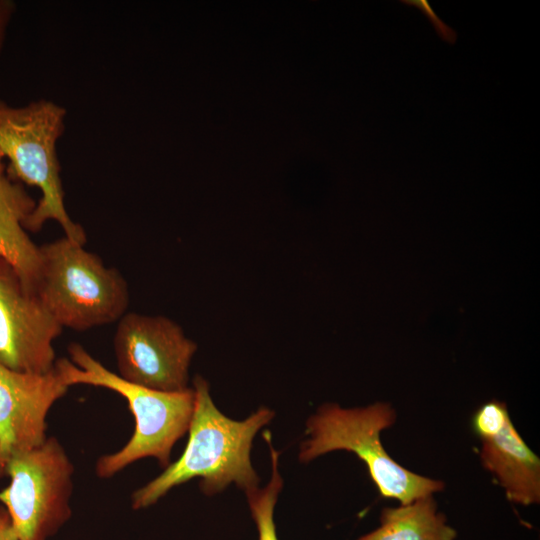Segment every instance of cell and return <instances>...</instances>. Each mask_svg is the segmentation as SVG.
Masks as SVG:
<instances>
[{"mask_svg":"<svg viewBox=\"0 0 540 540\" xmlns=\"http://www.w3.org/2000/svg\"><path fill=\"white\" fill-rule=\"evenodd\" d=\"M395 420V410L384 402L351 409L325 404L306 423L308 438L301 444L299 459L306 463L334 450L353 452L366 464L381 496L401 505L442 491V481L404 468L385 451L380 433Z\"/></svg>","mask_w":540,"mask_h":540,"instance_id":"cell-4","label":"cell"},{"mask_svg":"<svg viewBox=\"0 0 540 540\" xmlns=\"http://www.w3.org/2000/svg\"><path fill=\"white\" fill-rule=\"evenodd\" d=\"M35 294L64 328L83 331L118 321L129 304L123 276L65 236L40 246Z\"/></svg>","mask_w":540,"mask_h":540,"instance_id":"cell-5","label":"cell"},{"mask_svg":"<svg viewBox=\"0 0 540 540\" xmlns=\"http://www.w3.org/2000/svg\"><path fill=\"white\" fill-rule=\"evenodd\" d=\"M63 327L38 296L23 287L13 267L0 258V363L43 374L56 362L54 340Z\"/></svg>","mask_w":540,"mask_h":540,"instance_id":"cell-8","label":"cell"},{"mask_svg":"<svg viewBox=\"0 0 540 540\" xmlns=\"http://www.w3.org/2000/svg\"><path fill=\"white\" fill-rule=\"evenodd\" d=\"M480 460L505 490L507 498L528 506L540 501V459L512 421L495 436L481 440Z\"/></svg>","mask_w":540,"mask_h":540,"instance_id":"cell-10","label":"cell"},{"mask_svg":"<svg viewBox=\"0 0 540 540\" xmlns=\"http://www.w3.org/2000/svg\"><path fill=\"white\" fill-rule=\"evenodd\" d=\"M192 388L195 402L185 450L159 476L133 492L135 510L155 504L172 488L196 477L201 478L200 488L206 495L216 494L230 483L245 492L258 487L250 450L256 433L271 421L274 412L260 407L245 420H232L217 409L203 377L196 375Z\"/></svg>","mask_w":540,"mask_h":540,"instance_id":"cell-1","label":"cell"},{"mask_svg":"<svg viewBox=\"0 0 540 540\" xmlns=\"http://www.w3.org/2000/svg\"><path fill=\"white\" fill-rule=\"evenodd\" d=\"M65 117L66 109L50 100L40 99L19 107L0 100V154L9 160L5 173L10 178L41 191V198L24 223L25 229L37 232L48 220H55L66 238L85 245L83 227L71 219L65 208L56 152Z\"/></svg>","mask_w":540,"mask_h":540,"instance_id":"cell-3","label":"cell"},{"mask_svg":"<svg viewBox=\"0 0 540 540\" xmlns=\"http://www.w3.org/2000/svg\"><path fill=\"white\" fill-rule=\"evenodd\" d=\"M3 173H5V166L3 164V157L0 154V175H2Z\"/></svg>","mask_w":540,"mask_h":540,"instance_id":"cell-18","label":"cell"},{"mask_svg":"<svg viewBox=\"0 0 540 540\" xmlns=\"http://www.w3.org/2000/svg\"><path fill=\"white\" fill-rule=\"evenodd\" d=\"M268 444L272 462V475L268 484L260 489L255 488L246 493L252 517L257 525L259 540H278L274 524V507L283 486L278 470L279 452L274 449L269 431L263 434Z\"/></svg>","mask_w":540,"mask_h":540,"instance_id":"cell-13","label":"cell"},{"mask_svg":"<svg viewBox=\"0 0 540 540\" xmlns=\"http://www.w3.org/2000/svg\"><path fill=\"white\" fill-rule=\"evenodd\" d=\"M405 5L413 6L419 9L422 14L430 21L439 37L448 42L454 44L457 40V32L445 24L432 9L429 1L427 0H403L401 1Z\"/></svg>","mask_w":540,"mask_h":540,"instance_id":"cell-15","label":"cell"},{"mask_svg":"<svg viewBox=\"0 0 540 540\" xmlns=\"http://www.w3.org/2000/svg\"><path fill=\"white\" fill-rule=\"evenodd\" d=\"M0 540H19L4 506H0Z\"/></svg>","mask_w":540,"mask_h":540,"instance_id":"cell-17","label":"cell"},{"mask_svg":"<svg viewBox=\"0 0 540 540\" xmlns=\"http://www.w3.org/2000/svg\"><path fill=\"white\" fill-rule=\"evenodd\" d=\"M380 526L358 540H455L456 531L437 512L432 495L399 507L384 508Z\"/></svg>","mask_w":540,"mask_h":540,"instance_id":"cell-12","label":"cell"},{"mask_svg":"<svg viewBox=\"0 0 540 540\" xmlns=\"http://www.w3.org/2000/svg\"><path fill=\"white\" fill-rule=\"evenodd\" d=\"M70 360L55 365L67 385H91L110 389L126 399L135 419L130 440L117 452L98 458L96 475L108 479L139 459L153 457L160 466L170 464L174 444L188 431L194 410L193 388L163 392L128 382L108 370L78 343L68 347Z\"/></svg>","mask_w":540,"mask_h":540,"instance_id":"cell-2","label":"cell"},{"mask_svg":"<svg viewBox=\"0 0 540 540\" xmlns=\"http://www.w3.org/2000/svg\"><path fill=\"white\" fill-rule=\"evenodd\" d=\"M113 346L118 375L124 380L163 392L189 388L197 345L170 318L125 313L118 320Z\"/></svg>","mask_w":540,"mask_h":540,"instance_id":"cell-7","label":"cell"},{"mask_svg":"<svg viewBox=\"0 0 540 540\" xmlns=\"http://www.w3.org/2000/svg\"><path fill=\"white\" fill-rule=\"evenodd\" d=\"M36 202L24 185L0 175V258L17 273L23 287L35 294L41 270V251L28 236L24 223Z\"/></svg>","mask_w":540,"mask_h":540,"instance_id":"cell-11","label":"cell"},{"mask_svg":"<svg viewBox=\"0 0 540 540\" xmlns=\"http://www.w3.org/2000/svg\"><path fill=\"white\" fill-rule=\"evenodd\" d=\"M15 10V4L10 0H0V51L3 47L8 24Z\"/></svg>","mask_w":540,"mask_h":540,"instance_id":"cell-16","label":"cell"},{"mask_svg":"<svg viewBox=\"0 0 540 540\" xmlns=\"http://www.w3.org/2000/svg\"><path fill=\"white\" fill-rule=\"evenodd\" d=\"M69 386L55 365L43 374L18 372L0 363V478L14 456L47 439V415Z\"/></svg>","mask_w":540,"mask_h":540,"instance_id":"cell-9","label":"cell"},{"mask_svg":"<svg viewBox=\"0 0 540 540\" xmlns=\"http://www.w3.org/2000/svg\"><path fill=\"white\" fill-rule=\"evenodd\" d=\"M73 473L74 466L55 437L7 462L5 476L10 483L0 491V501L19 540H47L69 520Z\"/></svg>","mask_w":540,"mask_h":540,"instance_id":"cell-6","label":"cell"},{"mask_svg":"<svg viewBox=\"0 0 540 540\" xmlns=\"http://www.w3.org/2000/svg\"><path fill=\"white\" fill-rule=\"evenodd\" d=\"M510 420L506 404L498 400H491L476 410L472 417L471 426L473 432L480 440H483L497 435Z\"/></svg>","mask_w":540,"mask_h":540,"instance_id":"cell-14","label":"cell"}]
</instances>
